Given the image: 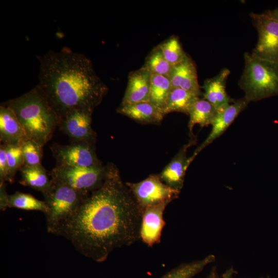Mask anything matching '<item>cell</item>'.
I'll return each instance as SVG.
<instances>
[{"mask_svg": "<svg viewBox=\"0 0 278 278\" xmlns=\"http://www.w3.org/2000/svg\"><path fill=\"white\" fill-rule=\"evenodd\" d=\"M102 185L83 200L55 235L70 240L83 255L103 262L115 249L140 239L142 212L117 166L106 165Z\"/></svg>", "mask_w": 278, "mask_h": 278, "instance_id": "cell-1", "label": "cell"}, {"mask_svg": "<svg viewBox=\"0 0 278 278\" xmlns=\"http://www.w3.org/2000/svg\"><path fill=\"white\" fill-rule=\"evenodd\" d=\"M39 83L60 121L75 110L93 114L108 88L85 55L64 47L38 57Z\"/></svg>", "mask_w": 278, "mask_h": 278, "instance_id": "cell-2", "label": "cell"}, {"mask_svg": "<svg viewBox=\"0 0 278 278\" xmlns=\"http://www.w3.org/2000/svg\"><path fill=\"white\" fill-rule=\"evenodd\" d=\"M16 116L28 139L42 147L51 138L60 119L37 85L24 94L1 103Z\"/></svg>", "mask_w": 278, "mask_h": 278, "instance_id": "cell-3", "label": "cell"}, {"mask_svg": "<svg viewBox=\"0 0 278 278\" xmlns=\"http://www.w3.org/2000/svg\"><path fill=\"white\" fill-rule=\"evenodd\" d=\"M245 68L238 85L249 102L278 95V61L244 54Z\"/></svg>", "mask_w": 278, "mask_h": 278, "instance_id": "cell-4", "label": "cell"}, {"mask_svg": "<svg viewBox=\"0 0 278 278\" xmlns=\"http://www.w3.org/2000/svg\"><path fill=\"white\" fill-rule=\"evenodd\" d=\"M51 181L52 189L43 195L48 207L45 215L47 230L56 234L76 212L88 195L59 182Z\"/></svg>", "mask_w": 278, "mask_h": 278, "instance_id": "cell-5", "label": "cell"}, {"mask_svg": "<svg viewBox=\"0 0 278 278\" xmlns=\"http://www.w3.org/2000/svg\"><path fill=\"white\" fill-rule=\"evenodd\" d=\"M106 166L92 167L70 166L56 164L50 172L51 180L65 184L89 195L102 184Z\"/></svg>", "mask_w": 278, "mask_h": 278, "instance_id": "cell-6", "label": "cell"}, {"mask_svg": "<svg viewBox=\"0 0 278 278\" xmlns=\"http://www.w3.org/2000/svg\"><path fill=\"white\" fill-rule=\"evenodd\" d=\"M142 211L147 207L177 199L180 191L165 184L159 175L151 174L136 183H125Z\"/></svg>", "mask_w": 278, "mask_h": 278, "instance_id": "cell-7", "label": "cell"}, {"mask_svg": "<svg viewBox=\"0 0 278 278\" xmlns=\"http://www.w3.org/2000/svg\"><path fill=\"white\" fill-rule=\"evenodd\" d=\"M250 16L258 37L251 54L262 59L278 61V22L265 11L252 12Z\"/></svg>", "mask_w": 278, "mask_h": 278, "instance_id": "cell-8", "label": "cell"}, {"mask_svg": "<svg viewBox=\"0 0 278 278\" xmlns=\"http://www.w3.org/2000/svg\"><path fill=\"white\" fill-rule=\"evenodd\" d=\"M50 148L57 164L82 167L103 165L96 155L94 144L84 142L66 145L54 144Z\"/></svg>", "mask_w": 278, "mask_h": 278, "instance_id": "cell-9", "label": "cell"}, {"mask_svg": "<svg viewBox=\"0 0 278 278\" xmlns=\"http://www.w3.org/2000/svg\"><path fill=\"white\" fill-rule=\"evenodd\" d=\"M92 115L80 110L72 111L60 120L58 126L72 143L84 142L95 145L97 134L92 128Z\"/></svg>", "mask_w": 278, "mask_h": 278, "instance_id": "cell-10", "label": "cell"}, {"mask_svg": "<svg viewBox=\"0 0 278 278\" xmlns=\"http://www.w3.org/2000/svg\"><path fill=\"white\" fill-rule=\"evenodd\" d=\"M249 102L244 97L232 102L224 105L217 110L216 114L211 124L212 130L207 137L195 150L191 156L194 160L204 148L221 136L234 121L238 115Z\"/></svg>", "mask_w": 278, "mask_h": 278, "instance_id": "cell-11", "label": "cell"}, {"mask_svg": "<svg viewBox=\"0 0 278 278\" xmlns=\"http://www.w3.org/2000/svg\"><path fill=\"white\" fill-rule=\"evenodd\" d=\"M169 202H163L147 207L142 211L140 239L148 247H152L161 241L165 225L163 213Z\"/></svg>", "mask_w": 278, "mask_h": 278, "instance_id": "cell-12", "label": "cell"}, {"mask_svg": "<svg viewBox=\"0 0 278 278\" xmlns=\"http://www.w3.org/2000/svg\"><path fill=\"white\" fill-rule=\"evenodd\" d=\"M196 143V138L190 139L159 174L161 180L165 184L175 189L181 191L184 185L186 171L194 160L191 157H187L186 152L188 148Z\"/></svg>", "mask_w": 278, "mask_h": 278, "instance_id": "cell-13", "label": "cell"}, {"mask_svg": "<svg viewBox=\"0 0 278 278\" xmlns=\"http://www.w3.org/2000/svg\"><path fill=\"white\" fill-rule=\"evenodd\" d=\"M168 78L172 88L185 90L199 97L202 95L196 65L188 55L182 62L172 66Z\"/></svg>", "mask_w": 278, "mask_h": 278, "instance_id": "cell-14", "label": "cell"}, {"mask_svg": "<svg viewBox=\"0 0 278 278\" xmlns=\"http://www.w3.org/2000/svg\"><path fill=\"white\" fill-rule=\"evenodd\" d=\"M151 73L144 66L131 72L121 104L149 101Z\"/></svg>", "mask_w": 278, "mask_h": 278, "instance_id": "cell-15", "label": "cell"}, {"mask_svg": "<svg viewBox=\"0 0 278 278\" xmlns=\"http://www.w3.org/2000/svg\"><path fill=\"white\" fill-rule=\"evenodd\" d=\"M28 140L24 128L13 111L0 106V140L1 144L21 145Z\"/></svg>", "mask_w": 278, "mask_h": 278, "instance_id": "cell-16", "label": "cell"}, {"mask_svg": "<svg viewBox=\"0 0 278 278\" xmlns=\"http://www.w3.org/2000/svg\"><path fill=\"white\" fill-rule=\"evenodd\" d=\"M116 111L143 124L159 125L164 116L161 109L150 101L121 103Z\"/></svg>", "mask_w": 278, "mask_h": 278, "instance_id": "cell-17", "label": "cell"}, {"mask_svg": "<svg viewBox=\"0 0 278 278\" xmlns=\"http://www.w3.org/2000/svg\"><path fill=\"white\" fill-rule=\"evenodd\" d=\"M230 74V70L224 68L216 76L204 81L202 86L204 90L203 98L211 103L217 110L234 101L225 91L227 80Z\"/></svg>", "mask_w": 278, "mask_h": 278, "instance_id": "cell-18", "label": "cell"}, {"mask_svg": "<svg viewBox=\"0 0 278 278\" xmlns=\"http://www.w3.org/2000/svg\"><path fill=\"white\" fill-rule=\"evenodd\" d=\"M19 170L21 175L19 183L21 185L41 192L43 195L52 189L53 182L42 165L34 166L24 165Z\"/></svg>", "mask_w": 278, "mask_h": 278, "instance_id": "cell-19", "label": "cell"}, {"mask_svg": "<svg viewBox=\"0 0 278 278\" xmlns=\"http://www.w3.org/2000/svg\"><path fill=\"white\" fill-rule=\"evenodd\" d=\"M217 109L208 101L199 98L192 105L188 115L189 120L188 127L190 139L194 138L193 129L198 124L202 128L211 125L216 114Z\"/></svg>", "mask_w": 278, "mask_h": 278, "instance_id": "cell-20", "label": "cell"}, {"mask_svg": "<svg viewBox=\"0 0 278 278\" xmlns=\"http://www.w3.org/2000/svg\"><path fill=\"white\" fill-rule=\"evenodd\" d=\"M200 97L185 90L172 88L162 108L164 116L171 112H179L188 114L193 103Z\"/></svg>", "mask_w": 278, "mask_h": 278, "instance_id": "cell-21", "label": "cell"}, {"mask_svg": "<svg viewBox=\"0 0 278 278\" xmlns=\"http://www.w3.org/2000/svg\"><path fill=\"white\" fill-rule=\"evenodd\" d=\"M7 206L26 211H37L46 215L48 212L47 206L44 201L36 199L33 196L16 192L9 195Z\"/></svg>", "mask_w": 278, "mask_h": 278, "instance_id": "cell-22", "label": "cell"}, {"mask_svg": "<svg viewBox=\"0 0 278 278\" xmlns=\"http://www.w3.org/2000/svg\"><path fill=\"white\" fill-rule=\"evenodd\" d=\"M171 88L168 77L152 74L149 101L162 110Z\"/></svg>", "mask_w": 278, "mask_h": 278, "instance_id": "cell-23", "label": "cell"}, {"mask_svg": "<svg viewBox=\"0 0 278 278\" xmlns=\"http://www.w3.org/2000/svg\"><path fill=\"white\" fill-rule=\"evenodd\" d=\"M214 259V256L210 255L201 260L182 264L167 272L161 278H192Z\"/></svg>", "mask_w": 278, "mask_h": 278, "instance_id": "cell-24", "label": "cell"}, {"mask_svg": "<svg viewBox=\"0 0 278 278\" xmlns=\"http://www.w3.org/2000/svg\"><path fill=\"white\" fill-rule=\"evenodd\" d=\"M143 66L148 69L151 74L168 77L172 65L166 60L160 49L157 46L146 57Z\"/></svg>", "mask_w": 278, "mask_h": 278, "instance_id": "cell-25", "label": "cell"}, {"mask_svg": "<svg viewBox=\"0 0 278 278\" xmlns=\"http://www.w3.org/2000/svg\"><path fill=\"white\" fill-rule=\"evenodd\" d=\"M158 46L166 60L172 66L182 62L187 56L175 36L170 37Z\"/></svg>", "mask_w": 278, "mask_h": 278, "instance_id": "cell-26", "label": "cell"}, {"mask_svg": "<svg viewBox=\"0 0 278 278\" xmlns=\"http://www.w3.org/2000/svg\"><path fill=\"white\" fill-rule=\"evenodd\" d=\"M3 144L6 151L10 183H12L15 173L24 165L22 145Z\"/></svg>", "mask_w": 278, "mask_h": 278, "instance_id": "cell-27", "label": "cell"}, {"mask_svg": "<svg viewBox=\"0 0 278 278\" xmlns=\"http://www.w3.org/2000/svg\"><path fill=\"white\" fill-rule=\"evenodd\" d=\"M42 147L32 140L26 141L22 145L24 165L29 166L41 165Z\"/></svg>", "mask_w": 278, "mask_h": 278, "instance_id": "cell-28", "label": "cell"}, {"mask_svg": "<svg viewBox=\"0 0 278 278\" xmlns=\"http://www.w3.org/2000/svg\"><path fill=\"white\" fill-rule=\"evenodd\" d=\"M0 182L10 183L6 151L3 144L0 145Z\"/></svg>", "mask_w": 278, "mask_h": 278, "instance_id": "cell-29", "label": "cell"}, {"mask_svg": "<svg viewBox=\"0 0 278 278\" xmlns=\"http://www.w3.org/2000/svg\"><path fill=\"white\" fill-rule=\"evenodd\" d=\"M8 196L6 191V182H0V208L1 211H5L8 208Z\"/></svg>", "mask_w": 278, "mask_h": 278, "instance_id": "cell-30", "label": "cell"}, {"mask_svg": "<svg viewBox=\"0 0 278 278\" xmlns=\"http://www.w3.org/2000/svg\"><path fill=\"white\" fill-rule=\"evenodd\" d=\"M269 15L278 22V7L273 10L265 11Z\"/></svg>", "mask_w": 278, "mask_h": 278, "instance_id": "cell-31", "label": "cell"}, {"mask_svg": "<svg viewBox=\"0 0 278 278\" xmlns=\"http://www.w3.org/2000/svg\"><path fill=\"white\" fill-rule=\"evenodd\" d=\"M231 276V272L229 273H227L226 274L224 275V278H230ZM207 278H219V277L217 275L215 271L213 270L212 271V272L210 273V274L208 276Z\"/></svg>", "mask_w": 278, "mask_h": 278, "instance_id": "cell-32", "label": "cell"}, {"mask_svg": "<svg viewBox=\"0 0 278 278\" xmlns=\"http://www.w3.org/2000/svg\"><path fill=\"white\" fill-rule=\"evenodd\" d=\"M267 278H269V277H267Z\"/></svg>", "mask_w": 278, "mask_h": 278, "instance_id": "cell-33", "label": "cell"}]
</instances>
